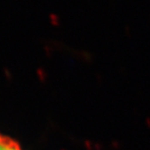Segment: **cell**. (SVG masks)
Returning <instances> with one entry per match:
<instances>
[{"label":"cell","instance_id":"6da1fadb","mask_svg":"<svg viewBox=\"0 0 150 150\" xmlns=\"http://www.w3.org/2000/svg\"><path fill=\"white\" fill-rule=\"evenodd\" d=\"M0 150H22V148L15 139L0 134Z\"/></svg>","mask_w":150,"mask_h":150}]
</instances>
